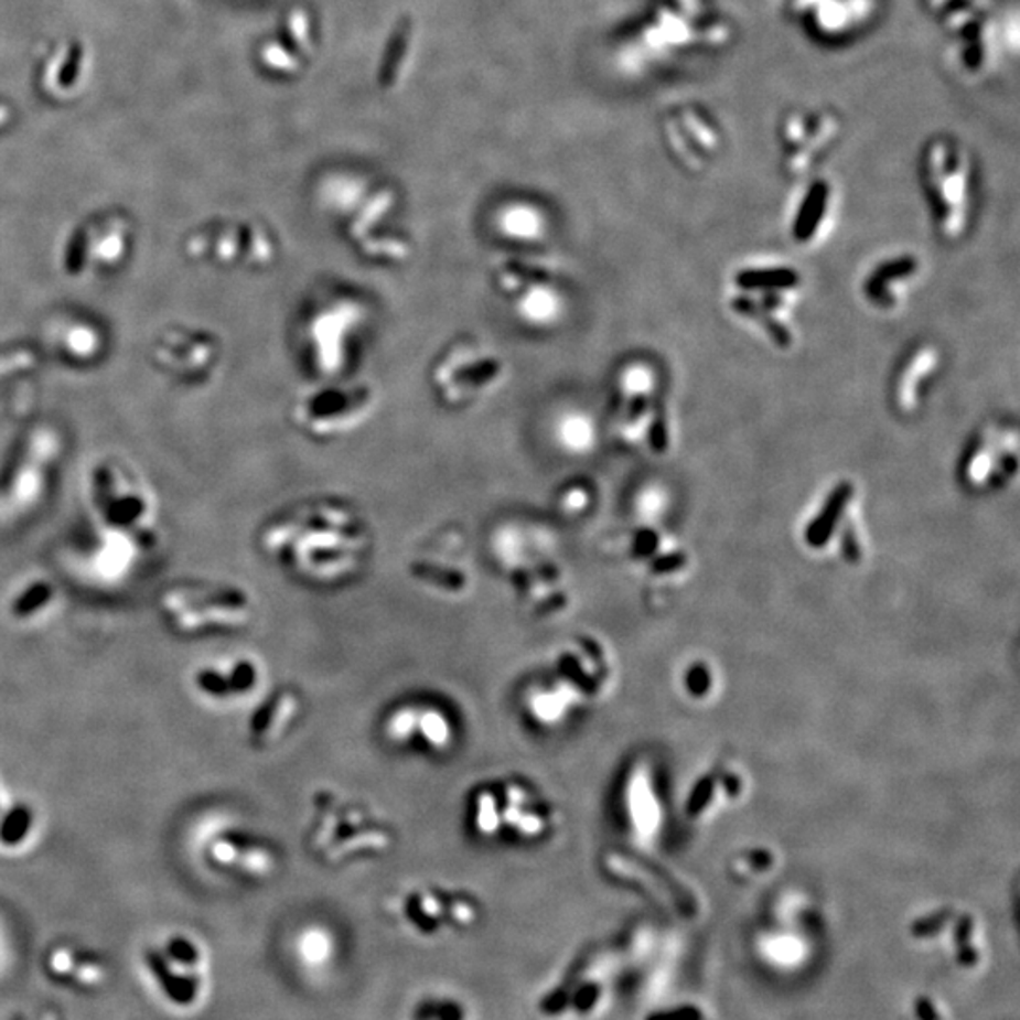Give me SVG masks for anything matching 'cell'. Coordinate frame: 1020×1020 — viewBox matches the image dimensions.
Returning <instances> with one entry per match:
<instances>
[{
    "label": "cell",
    "instance_id": "cell-31",
    "mask_svg": "<svg viewBox=\"0 0 1020 1020\" xmlns=\"http://www.w3.org/2000/svg\"><path fill=\"white\" fill-rule=\"evenodd\" d=\"M560 441L569 450H587L593 442L592 423L584 416H567L566 420L561 421Z\"/></svg>",
    "mask_w": 1020,
    "mask_h": 1020
},
{
    "label": "cell",
    "instance_id": "cell-13",
    "mask_svg": "<svg viewBox=\"0 0 1020 1020\" xmlns=\"http://www.w3.org/2000/svg\"><path fill=\"white\" fill-rule=\"evenodd\" d=\"M375 391L363 384L323 386L297 401L296 420L314 437H333L356 428L369 416Z\"/></svg>",
    "mask_w": 1020,
    "mask_h": 1020
},
{
    "label": "cell",
    "instance_id": "cell-11",
    "mask_svg": "<svg viewBox=\"0 0 1020 1020\" xmlns=\"http://www.w3.org/2000/svg\"><path fill=\"white\" fill-rule=\"evenodd\" d=\"M1009 15L988 12L948 34V60L956 73L969 82H981L995 73L1003 53L1019 50V29L1008 31Z\"/></svg>",
    "mask_w": 1020,
    "mask_h": 1020
},
{
    "label": "cell",
    "instance_id": "cell-37",
    "mask_svg": "<svg viewBox=\"0 0 1020 1020\" xmlns=\"http://www.w3.org/2000/svg\"><path fill=\"white\" fill-rule=\"evenodd\" d=\"M8 116H10V112H8L7 108L0 106V124H4V119H7Z\"/></svg>",
    "mask_w": 1020,
    "mask_h": 1020
},
{
    "label": "cell",
    "instance_id": "cell-14",
    "mask_svg": "<svg viewBox=\"0 0 1020 1020\" xmlns=\"http://www.w3.org/2000/svg\"><path fill=\"white\" fill-rule=\"evenodd\" d=\"M163 605L182 632L211 625H237L248 619V601L235 590H176L167 595Z\"/></svg>",
    "mask_w": 1020,
    "mask_h": 1020
},
{
    "label": "cell",
    "instance_id": "cell-10",
    "mask_svg": "<svg viewBox=\"0 0 1020 1020\" xmlns=\"http://www.w3.org/2000/svg\"><path fill=\"white\" fill-rule=\"evenodd\" d=\"M131 225L112 217L105 224H92L74 230L63 243L61 265L66 277L95 280L110 277L131 256Z\"/></svg>",
    "mask_w": 1020,
    "mask_h": 1020
},
{
    "label": "cell",
    "instance_id": "cell-17",
    "mask_svg": "<svg viewBox=\"0 0 1020 1020\" xmlns=\"http://www.w3.org/2000/svg\"><path fill=\"white\" fill-rule=\"evenodd\" d=\"M620 402L616 428L622 441L638 444L646 441L652 418L659 402L654 399V373L645 363L625 365L620 375Z\"/></svg>",
    "mask_w": 1020,
    "mask_h": 1020
},
{
    "label": "cell",
    "instance_id": "cell-5",
    "mask_svg": "<svg viewBox=\"0 0 1020 1020\" xmlns=\"http://www.w3.org/2000/svg\"><path fill=\"white\" fill-rule=\"evenodd\" d=\"M87 495L106 529L131 535L140 547H150L153 501L139 474L118 460H100L87 474Z\"/></svg>",
    "mask_w": 1020,
    "mask_h": 1020
},
{
    "label": "cell",
    "instance_id": "cell-26",
    "mask_svg": "<svg viewBox=\"0 0 1020 1020\" xmlns=\"http://www.w3.org/2000/svg\"><path fill=\"white\" fill-rule=\"evenodd\" d=\"M36 828V816L29 805L8 807L0 816V845L4 849L15 850L25 847Z\"/></svg>",
    "mask_w": 1020,
    "mask_h": 1020
},
{
    "label": "cell",
    "instance_id": "cell-16",
    "mask_svg": "<svg viewBox=\"0 0 1020 1020\" xmlns=\"http://www.w3.org/2000/svg\"><path fill=\"white\" fill-rule=\"evenodd\" d=\"M386 738L402 747H418L431 754H444L455 743V726L441 707L426 704L399 705L384 722Z\"/></svg>",
    "mask_w": 1020,
    "mask_h": 1020
},
{
    "label": "cell",
    "instance_id": "cell-30",
    "mask_svg": "<svg viewBox=\"0 0 1020 1020\" xmlns=\"http://www.w3.org/2000/svg\"><path fill=\"white\" fill-rule=\"evenodd\" d=\"M299 951L303 960L310 966H320L333 955V942L330 934L320 928L304 930L299 940Z\"/></svg>",
    "mask_w": 1020,
    "mask_h": 1020
},
{
    "label": "cell",
    "instance_id": "cell-15",
    "mask_svg": "<svg viewBox=\"0 0 1020 1020\" xmlns=\"http://www.w3.org/2000/svg\"><path fill=\"white\" fill-rule=\"evenodd\" d=\"M879 12L881 0H810L797 20L810 39L842 44L866 33Z\"/></svg>",
    "mask_w": 1020,
    "mask_h": 1020
},
{
    "label": "cell",
    "instance_id": "cell-2",
    "mask_svg": "<svg viewBox=\"0 0 1020 1020\" xmlns=\"http://www.w3.org/2000/svg\"><path fill=\"white\" fill-rule=\"evenodd\" d=\"M733 23L712 0H658L643 29V46L652 60H688L722 52L733 42Z\"/></svg>",
    "mask_w": 1020,
    "mask_h": 1020
},
{
    "label": "cell",
    "instance_id": "cell-3",
    "mask_svg": "<svg viewBox=\"0 0 1020 1020\" xmlns=\"http://www.w3.org/2000/svg\"><path fill=\"white\" fill-rule=\"evenodd\" d=\"M63 450V437L47 423L21 437L0 471V518L13 520L39 507L55 484Z\"/></svg>",
    "mask_w": 1020,
    "mask_h": 1020
},
{
    "label": "cell",
    "instance_id": "cell-21",
    "mask_svg": "<svg viewBox=\"0 0 1020 1020\" xmlns=\"http://www.w3.org/2000/svg\"><path fill=\"white\" fill-rule=\"evenodd\" d=\"M919 272V261L913 256L892 257L882 261L863 283V291L869 301L887 309L894 304L900 297V290L895 286H905V283L915 277Z\"/></svg>",
    "mask_w": 1020,
    "mask_h": 1020
},
{
    "label": "cell",
    "instance_id": "cell-19",
    "mask_svg": "<svg viewBox=\"0 0 1020 1020\" xmlns=\"http://www.w3.org/2000/svg\"><path fill=\"white\" fill-rule=\"evenodd\" d=\"M211 856L216 863L243 869L251 876H269L275 869L272 852L243 836L217 837L216 841H212Z\"/></svg>",
    "mask_w": 1020,
    "mask_h": 1020
},
{
    "label": "cell",
    "instance_id": "cell-7",
    "mask_svg": "<svg viewBox=\"0 0 1020 1020\" xmlns=\"http://www.w3.org/2000/svg\"><path fill=\"white\" fill-rule=\"evenodd\" d=\"M494 283L508 309L529 328H552L566 309L552 269L545 265L507 257L495 265Z\"/></svg>",
    "mask_w": 1020,
    "mask_h": 1020
},
{
    "label": "cell",
    "instance_id": "cell-8",
    "mask_svg": "<svg viewBox=\"0 0 1020 1020\" xmlns=\"http://www.w3.org/2000/svg\"><path fill=\"white\" fill-rule=\"evenodd\" d=\"M507 367L486 344L460 343L444 352L433 371L434 389L450 407L486 399L505 383Z\"/></svg>",
    "mask_w": 1020,
    "mask_h": 1020
},
{
    "label": "cell",
    "instance_id": "cell-25",
    "mask_svg": "<svg viewBox=\"0 0 1020 1020\" xmlns=\"http://www.w3.org/2000/svg\"><path fill=\"white\" fill-rule=\"evenodd\" d=\"M497 225L505 237L522 240L524 244H535V240L547 235V217L529 204H511L501 211ZM520 243V244H522Z\"/></svg>",
    "mask_w": 1020,
    "mask_h": 1020
},
{
    "label": "cell",
    "instance_id": "cell-22",
    "mask_svg": "<svg viewBox=\"0 0 1020 1020\" xmlns=\"http://www.w3.org/2000/svg\"><path fill=\"white\" fill-rule=\"evenodd\" d=\"M924 7L948 36L985 13L992 12V0H924Z\"/></svg>",
    "mask_w": 1020,
    "mask_h": 1020
},
{
    "label": "cell",
    "instance_id": "cell-28",
    "mask_svg": "<svg viewBox=\"0 0 1020 1020\" xmlns=\"http://www.w3.org/2000/svg\"><path fill=\"white\" fill-rule=\"evenodd\" d=\"M852 492H855V490L850 486V482H841V484L829 494L826 505H824L823 511H820V516H818V518L813 522V526H810V540H815L816 543V540H823L828 537L837 518L845 513V508L849 505Z\"/></svg>",
    "mask_w": 1020,
    "mask_h": 1020
},
{
    "label": "cell",
    "instance_id": "cell-23",
    "mask_svg": "<svg viewBox=\"0 0 1020 1020\" xmlns=\"http://www.w3.org/2000/svg\"><path fill=\"white\" fill-rule=\"evenodd\" d=\"M733 282L739 290L762 296V293H786L799 286V275L791 267H747L739 270Z\"/></svg>",
    "mask_w": 1020,
    "mask_h": 1020
},
{
    "label": "cell",
    "instance_id": "cell-32",
    "mask_svg": "<svg viewBox=\"0 0 1020 1020\" xmlns=\"http://www.w3.org/2000/svg\"><path fill=\"white\" fill-rule=\"evenodd\" d=\"M391 204H394V193H378V195H376V197L373 198L369 204H367V208L363 211L362 217L352 224V229H350V233H352V238H354V240H356V238L359 240V238L363 237L365 229H367V225L375 224L378 217L384 216V214H386V212L391 208Z\"/></svg>",
    "mask_w": 1020,
    "mask_h": 1020
},
{
    "label": "cell",
    "instance_id": "cell-4",
    "mask_svg": "<svg viewBox=\"0 0 1020 1020\" xmlns=\"http://www.w3.org/2000/svg\"><path fill=\"white\" fill-rule=\"evenodd\" d=\"M922 180L935 222L948 238L962 235L974 197V163L968 148L951 135H935L922 148Z\"/></svg>",
    "mask_w": 1020,
    "mask_h": 1020
},
{
    "label": "cell",
    "instance_id": "cell-20",
    "mask_svg": "<svg viewBox=\"0 0 1020 1020\" xmlns=\"http://www.w3.org/2000/svg\"><path fill=\"white\" fill-rule=\"evenodd\" d=\"M834 203V185L826 179H816L807 185L792 219V235L797 243H809L823 229Z\"/></svg>",
    "mask_w": 1020,
    "mask_h": 1020
},
{
    "label": "cell",
    "instance_id": "cell-27",
    "mask_svg": "<svg viewBox=\"0 0 1020 1020\" xmlns=\"http://www.w3.org/2000/svg\"><path fill=\"white\" fill-rule=\"evenodd\" d=\"M731 307L736 312H739L741 316H749L754 322L760 323L764 328L765 333L770 335L773 343L779 344V346H791L792 344V333L786 325H784L775 312H770L765 310L762 304L758 303L754 297H738L736 301H731Z\"/></svg>",
    "mask_w": 1020,
    "mask_h": 1020
},
{
    "label": "cell",
    "instance_id": "cell-6",
    "mask_svg": "<svg viewBox=\"0 0 1020 1020\" xmlns=\"http://www.w3.org/2000/svg\"><path fill=\"white\" fill-rule=\"evenodd\" d=\"M473 823L484 837L539 841L552 829V809L526 784L505 783L474 796Z\"/></svg>",
    "mask_w": 1020,
    "mask_h": 1020
},
{
    "label": "cell",
    "instance_id": "cell-34",
    "mask_svg": "<svg viewBox=\"0 0 1020 1020\" xmlns=\"http://www.w3.org/2000/svg\"><path fill=\"white\" fill-rule=\"evenodd\" d=\"M290 33L291 39L296 40L297 44H299V47H301L303 52H309V15H307L304 10H293V12H291Z\"/></svg>",
    "mask_w": 1020,
    "mask_h": 1020
},
{
    "label": "cell",
    "instance_id": "cell-12",
    "mask_svg": "<svg viewBox=\"0 0 1020 1020\" xmlns=\"http://www.w3.org/2000/svg\"><path fill=\"white\" fill-rule=\"evenodd\" d=\"M662 135L673 159L691 171H704L724 148L720 121L698 103L673 106L662 118Z\"/></svg>",
    "mask_w": 1020,
    "mask_h": 1020
},
{
    "label": "cell",
    "instance_id": "cell-35",
    "mask_svg": "<svg viewBox=\"0 0 1020 1020\" xmlns=\"http://www.w3.org/2000/svg\"><path fill=\"white\" fill-rule=\"evenodd\" d=\"M781 2H783L784 7L788 8L796 18L810 4V0H781Z\"/></svg>",
    "mask_w": 1020,
    "mask_h": 1020
},
{
    "label": "cell",
    "instance_id": "cell-29",
    "mask_svg": "<svg viewBox=\"0 0 1020 1020\" xmlns=\"http://www.w3.org/2000/svg\"><path fill=\"white\" fill-rule=\"evenodd\" d=\"M53 598H55V588L44 580H39L26 588L25 592H21L20 598L13 603V614L18 619H33L39 612L50 606Z\"/></svg>",
    "mask_w": 1020,
    "mask_h": 1020
},
{
    "label": "cell",
    "instance_id": "cell-24",
    "mask_svg": "<svg viewBox=\"0 0 1020 1020\" xmlns=\"http://www.w3.org/2000/svg\"><path fill=\"white\" fill-rule=\"evenodd\" d=\"M935 367H937V352L932 346L921 348L913 354L895 386L898 407L905 412L915 410L919 396H921V386L928 380V376L934 375Z\"/></svg>",
    "mask_w": 1020,
    "mask_h": 1020
},
{
    "label": "cell",
    "instance_id": "cell-1",
    "mask_svg": "<svg viewBox=\"0 0 1020 1020\" xmlns=\"http://www.w3.org/2000/svg\"><path fill=\"white\" fill-rule=\"evenodd\" d=\"M301 518L282 522L270 529L267 545L290 554L297 571L318 580L341 579L356 569L367 534L354 514L343 505L307 508Z\"/></svg>",
    "mask_w": 1020,
    "mask_h": 1020
},
{
    "label": "cell",
    "instance_id": "cell-18",
    "mask_svg": "<svg viewBox=\"0 0 1020 1020\" xmlns=\"http://www.w3.org/2000/svg\"><path fill=\"white\" fill-rule=\"evenodd\" d=\"M238 229H225L217 237L195 235L187 243L190 256L201 257L217 265H267L272 259L275 244L267 235L254 238L250 243H238Z\"/></svg>",
    "mask_w": 1020,
    "mask_h": 1020
},
{
    "label": "cell",
    "instance_id": "cell-33",
    "mask_svg": "<svg viewBox=\"0 0 1020 1020\" xmlns=\"http://www.w3.org/2000/svg\"><path fill=\"white\" fill-rule=\"evenodd\" d=\"M261 57H264V63L277 68V71H296L299 63L297 60L291 57L290 53L286 52L282 46L278 44H267L261 52Z\"/></svg>",
    "mask_w": 1020,
    "mask_h": 1020
},
{
    "label": "cell",
    "instance_id": "cell-36",
    "mask_svg": "<svg viewBox=\"0 0 1020 1020\" xmlns=\"http://www.w3.org/2000/svg\"><path fill=\"white\" fill-rule=\"evenodd\" d=\"M7 802H8L7 792H4V788L0 786V816L4 815V813H7L8 810V807H10V805H8Z\"/></svg>",
    "mask_w": 1020,
    "mask_h": 1020
},
{
    "label": "cell",
    "instance_id": "cell-9",
    "mask_svg": "<svg viewBox=\"0 0 1020 1020\" xmlns=\"http://www.w3.org/2000/svg\"><path fill=\"white\" fill-rule=\"evenodd\" d=\"M842 131L841 114L826 105L794 106L781 116L777 142L786 171L799 176L809 171Z\"/></svg>",
    "mask_w": 1020,
    "mask_h": 1020
}]
</instances>
